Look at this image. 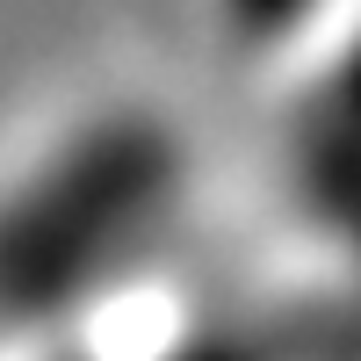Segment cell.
<instances>
[{
	"instance_id": "1",
	"label": "cell",
	"mask_w": 361,
	"mask_h": 361,
	"mask_svg": "<svg viewBox=\"0 0 361 361\" xmlns=\"http://www.w3.org/2000/svg\"><path fill=\"white\" fill-rule=\"evenodd\" d=\"M173 180V137L152 116L94 123L51 173L0 209V311H58L94 282V267L159 209Z\"/></svg>"
},
{
	"instance_id": "2",
	"label": "cell",
	"mask_w": 361,
	"mask_h": 361,
	"mask_svg": "<svg viewBox=\"0 0 361 361\" xmlns=\"http://www.w3.org/2000/svg\"><path fill=\"white\" fill-rule=\"evenodd\" d=\"M224 8H231V22L246 29L253 44H267V37H282L296 15H311V0H224Z\"/></svg>"
},
{
	"instance_id": "3",
	"label": "cell",
	"mask_w": 361,
	"mask_h": 361,
	"mask_svg": "<svg viewBox=\"0 0 361 361\" xmlns=\"http://www.w3.org/2000/svg\"><path fill=\"white\" fill-rule=\"evenodd\" d=\"M333 123L361 137V44H354V58L340 66V80H333Z\"/></svg>"
}]
</instances>
